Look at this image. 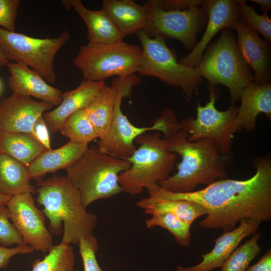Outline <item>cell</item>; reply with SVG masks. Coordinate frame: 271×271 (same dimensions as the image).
Here are the masks:
<instances>
[{"label":"cell","mask_w":271,"mask_h":271,"mask_svg":"<svg viewBox=\"0 0 271 271\" xmlns=\"http://www.w3.org/2000/svg\"><path fill=\"white\" fill-rule=\"evenodd\" d=\"M10 61L4 56L0 51V68L6 65L7 66Z\"/></svg>","instance_id":"cell-41"},{"label":"cell","mask_w":271,"mask_h":271,"mask_svg":"<svg viewBox=\"0 0 271 271\" xmlns=\"http://www.w3.org/2000/svg\"><path fill=\"white\" fill-rule=\"evenodd\" d=\"M54 106L13 93L0 102V131L32 134L35 120Z\"/></svg>","instance_id":"cell-15"},{"label":"cell","mask_w":271,"mask_h":271,"mask_svg":"<svg viewBox=\"0 0 271 271\" xmlns=\"http://www.w3.org/2000/svg\"><path fill=\"white\" fill-rule=\"evenodd\" d=\"M255 173L244 180L222 179L203 189L187 193H173L160 187L148 191L155 198L187 200L202 206L206 216L199 223L204 228L232 230L243 220H271V160L255 159Z\"/></svg>","instance_id":"cell-1"},{"label":"cell","mask_w":271,"mask_h":271,"mask_svg":"<svg viewBox=\"0 0 271 271\" xmlns=\"http://www.w3.org/2000/svg\"><path fill=\"white\" fill-rule=\"evenodd\" d=\"M165 10L181 11L201 6V0H154Z\"/></svg>","instance_id":"cell-38"},{"label":"cell","mask_w":271,"mask_h":271,"mask_svg":"<svg viewBox=\"0 0 271 271\" xmlns=\"http://www.w3.org/2000/svg\"><path fill=\"white\" fill-rule=\"evenodd\" d=\"M131 163L101 152L97 147L88 148L82 157L68 169L66 176L79 192L87 207L93 202L107 199L122 192L119 174Z\"/></svg>","instance_id":"cell-5"},{"label":"cell","mask_w":271,"mask_h":271,"mask_svg":"<svg viewBox=\"0 0 271 271\" xmlns=\"http://www.w3.org/2000/svg\"><path fill=\"white\" fill-rule=\"evenodd\" d=\"M145 224L149 229L159 226L167 229L173 235L180 246L185 247L190 245L191 225L172 213H163L153 215L146 220Z\"/></svg>","instance_id":"cell-30"},{"label":"cell","mask_w":271,"mask_h":271,"mask_svg":"<svg viewBox=\"0 0 271 271\" xmlns=\"http://www.w3.org/2000/svg\"><path fill=\"white\" fill-rule=\"evenodd\" d=\"M72 246L60 243L53 245L42 259L33 262L32 271H75Z\"/></svg>","instance_id":"cell-29"},{"label":"cell","mask_w":271,"mask_h":271,"mask_svg":"<svg viewBox=\"0 0 271 271\" xmlns=\"http://www.w3.org/2000/svg\"><path fill=\"white\" fill-rule=\"evenodd\" d=\"M194 68L199 77L207 80L209 88L218 84L226 86L232 104L240 100L242 89L253 81V72L238 48L235 35L228 28L222 29L219 37L208 45Z\"/></svg>","instance_id":"cell-4"},{"label":"cell","mask_w":271,"mask_h":271,"mask_svg":"<svg viewBox=\"0 0 271 271\" xmlns=\"http://www.w3.org/2000/svg\"><path fill=\"white\" fill-rule=\"evenodd\" d=\"M146 8L148 18L144 30L153 38L161 36L175 39L182 43L191 52L196 46L198 34L205 29L208 17L201 7L181 11L165 10L154 0L143 5Z\"/></svg>","instance_id":"cell-10"},{"label":"cell","mask_w":271,"mask_h":271,"mask_svg":"<svg viewBox=\"0 0 271 271\" xmlns=\"http://www.w3.org/2000/svg\"><path fill=\"white\" fill-rule=\"evenodd\" d=\"M2 82H1V81L0 80V93L2 91Z\"/></svg>","instance_id":"cell-43"},{"label":"cell","mask_w":271,"mask_h":271,"mask_svg":"<svg viewBox=\"0 0 271 271\" xmlns=\"http://www.w3.org/2000/svg\"><path fill=\"white\" fill-rule=\"evenodd\" d=\"M28 168L13 158L0 153V194L13 196L35 192Z\"/></svg>","instance_id":"cell-25"},{"label":"cell","mask_w":271,"mask_h":271,"mask_svg":"<svg viewBox=\"0 0 271 271\" xmlns=\"http://www.w3.org/2000/svg\"><path fill=\"white\" fill-rule=\"evenodd\" d=\"M11 197L9 196L0 194V205H6Z\"/></svg>","instance_id":"cell-42"},{"label":"cell","mask_w":271,"mask_h":271,"mask_svg":"<svg viewBox=\"0 0 271 271\" xmlns=\"http://www.w3.org/2000/svg\"><path fill=\"white\" fill-rule=\"evenodd\" d=\"M83 262L84 271H104L100 267L96 256L99 249L97 238L93 234L81 237L78 244Z\"/></svg>","instance_id":"cell-33"},{"label":"cell","mask_w":271,"mask_h":271,"mask_svg":"<svg viewBox=\"0 0 271 271\" xmlns=\"http://www.w3.org/2000/svg\"><path fill=\"white\" fill-rule=\"evenodd\" d=\"M142 45V56L138 73L155 77L167 84L180 87L188 99L198 90L202 78L194 67L182 65L174 51L161 36L150 37L143 30L136 33Z\"/></svg>","instance_id":"cell-8"},{"label":"cell","mask_w":271,"mask_h":271,"mask_svg":"<svg viewBox=\"0 0 271 271\" xmlns=\"http://www.w3.org/2000/svg\"><path fill=\"white\" fill-rule=\"evenodd\" d=\"M7 66L10 73L8 84L13 93L34 97L56 107L60 104L61 90L50 85L38 73L15 62H9Z\"/></svg>","instance_id":"cell-19"},{"label":"cell","mask_w":271,"mask_h":271,"mask_svg":"<svg viewBox=\"0 0 271 271\" xmlns=\"http://www.w3.org/2000/svg\"><path fill=\"white\" fill-rule=\"evenodd\" d=\"M260 223L252 219L242 220L235 229L224 231L215 240L213 248L202 255L203 259L199 263L189 267L178 265L176 271H212L221 267L241 241L255 233Z\"/></svg>","instance_id":"cell-17"},{"label":"cell","mask_w":271,"mask_h":271,"mask_svg":"<svg viewBox=\"0 0 271 271\" xmlns=\"http://www.w3.org/2000/svg\"><path fill=\"white\" fill-rule=\"evenodd\" d=\"M254 3L259 6L260 10L263 14H267L271 10V1L270 0H250Z\"/></svg>","instance_id":"cell-40"},{"label":"cell","mask_w":271,"mask_h":271,"mask_svg":"<svg viewBox=\"0 0 271 271\" xmlns=\"http://www.w3.org/2000/svg\"><path fill=\"white\" fill-rule=\"evenodd\" d=\"M142 53L138 46L123 41L89 42L79 47L72 63L81 71L83 80L103 82L112 76L124 78L138 72Z\"/></svg>","instance_id":"cell-7"},{"label":"cell","mask_w":271,"mask_h":271,"mask_svg":"<svg viewBox=\"0 0 271 271\" xmlns=\"http://www.w3.org/2000/svg\"><path fill=\"white\" fill-rule=\"evenodd\" d=\"M6 206L10 219L24 243L35 250L48 252L53 245L52 234L46 227L45 214L35 205L32 194L13 196Z\"/></svg>","instance_id":"cell-12"},{"label":"cell","mask_w":271,"mask_h":271,"mask_svg":"<svg viewBox=\"0 0 271 271\" xmlns=\"http://www.w3.org/2000/svg\"><path fill=\"white\" fill-rule=\"evenodd\" d=\"M238 48L253 72V82L258 85L270 83L271 47L253 29L240 23L235 29Z\"/></svg>","instance_id":"cell-16"},{"label":"cell","mask_w":271,"mask_h":271,"mask_svg":"<svg viewBox=\"0 0 271 271\" xmlns=\"http://www.w3.org/2000/svg\"><path fill=\"white\" fill-rule=\"evenodd\" d=\"M140 82L134 74L124 78L116 77L111 86L105 84L84 108L99 140L103 139L108 132L116 100L121 89Z\"/></svg>","instance_id":"cell-18"},{"label":"cell","mask_w":271,"mask_h":271,"mask_svg":"<svg viewBox=\"0 0 271 271\" xmlns=\"http://www.w3.org/2000/svg\"><path fill=\"white\" fill-rule=\"evenodd\" d=\"M237 114L233 125L234 133L242 128L254 131L256 120L260 113L271 118V83L258 85L253 81L242 90Z\"/></svg>","instance_id":"cell-20"},{"label":"cell","mask_w":271,"mask_h":271,"mask_svg":"<svg viewBox=\"0 0 271 271\" xmlns=\"http://www.w3.org/2000/svg\"><path fill=\"white\" fill-rule=\"evenodd\" d=\"M164 123L162 133L169 150L181 157L178 171L158 182L162 189L177 193L194 191L202 184L209 185L227 177L226 163L216 142L204 138L193 142L187 140L188 133L180 127L174 111L169 108L161 112Z\"/></svg>","instance_id":"cell-2"},{"label":"cell","mask_w":271,"mask_h":271,"mask_svg":"<svg viewBox=\"0 0 271 271\" xmlns=\"http://www.w3.org/2000/svg\"><path fill=\"white\" fill-rule=\"evenodd\" d=\"M88 148V145L69 141L57 149L44 151L28 167L32 178L39 181L47 173L60 169L67 170L82 157Z\"/></svg>","instance_id":"cell-23"},{"label":"cell","mask_w":271,"mask_h":271,"mask_svg":"<svg viewBox=\"0 0 271 271\" xmlns=\"http://www.w3.org/2000/svg\"><path fill=\"white\" fill-rule=\"evenodd\" d=\"M70 141L88 145L98 138L96 132L84 109L69 115L59 129Z\"/></svg>","instance_id":"cell-28"},{"label":"cell","mask_w":271,"mask_h":271,"mask_svg":"<svg viewBox=\"0 0 271 271\" xmlns=\"http://www.w3.org/2000/svg\"><path fill=\"white\" fill-rule=\"evenodd\" d=\"M42 115L34 122L32 129V135L41 143L46 150H49L51 149L49 130Z\"/></svg>","instance_id":"cell-37"},{"label":"cell","mask_w":271,"mask_h":271,"mask_svg":"<svg viewBox=\"0 0 271 271\" xmlns=\"http://www.w3.org/2000/svg\"><path fill=\"white\" fill-rule=\"evenodd\" d=\"M217 88H209V100L204 106L198 103L197 116L185 118L179 122L181 128L188 133L187 140L193 142L209 138L214 140L219 146L221 154L229 156L234 134L233 125L237 114L238 107L232 104L227 109L220 111L216 108L218 98Z\"/></svg>","instance_id":"cell-11"},{"label":"cell","mask_w":271,"mask_h":271,"mask_svg":"<svg viewBox=\"0 0 271 271\" xmlns=\"http://www.w3.org/2000/svg\"><path fill=\"white\" fill-rule=\"evenodd\" d=\"M105 85L104 81L83 80L74 89L62 93L60 104L42 115L49 131L54 133L59 131L66 119L75 111L84 109Z\"/></svg>","instance_id":"cell-21"},{"label":"cell","mask_w":271,"mask_h":271,"mask_svg":"<svg viewBox=\"0 0 271 271\" xmlns=\"http://www.w3.org/2000/svg\"><path fill=\"white\" fill-rule=\"evenodd\" d=\"M45 150L31 134L0 131V153L13 158L27 167Z\"/></svg>","instance_id":"cell-27"},{"label":"cell","mask_w":271,"mask_h":271,"mask_svg":"<svg viewBox=\"0 0 271 271\" xmlns=\"http://www.w3.org/2000/svg\"><path fill=\"white\" fill-rule=\"evenodd\" d=\"M37 202L49 221V230L59 236L61 244L78 245L81 237L93 234L97 217L86 210L80 195L66 176H54L38 181Z\"/></svg>","instance_id":"cell-3"},{"label":"cell","mask_w":271,"mask_h":271,"mask_svg":"<svg viewBox=\"0 0 271 271\" xmlns=\"http://www.w3.org/2000/svg\"><path fill=\"white\" fill-rule=\"evenodd\" d=\"M134 85L129 84L124 87L116 100L108 132L102 140H99L97 148L102 153L123 159L132 156L137 149L135 139L147 131H161L163 128L162 118L159 116L149 127H138L133 125L125 116L121 109L123 98L131 94L132 87Z\"/></svg>","instance_id":"cell-13"},{"label":"cell","mask_w":271,"mask_h":271,"mask_svg":"<svg viewBox=\"0 0 271 271\" xmlns=\"http://www.w3.org/2000/svg\"><path fill=\"white\" fill-rule=\"evenodd\" d=\"M145 213L153 216L163 213H172L191 225L195 219L206 214L200 205L190 201L155 198L148 196L136 204Z\"/></svg>","instance_id":"cell-26"},{"label":"cell","mask_w":271,"mask_h":271,"mask_svg":"<svg viewBox=\"0 0 271 271\" xmlns=\"http://www.w3.org/2000/svg\"><path fill=\"white\" fill-rule=\"evenodd\" d=\"M201 6L208 17L203 35L195 47L178 61L188 67L199 64L204 50L217 33L225 28L235 29L239 23L237 0H204Z\"/></svg>","instance_id":"cell-14"},{"label":"cell","mask_w":271,"mask_h":271,"mask_svg":"<svg viewBox=\"0 0 271 271\" xmlns=\"http://www.w3.org/2000/svg\"><path fill=\"white\" fill-rule=\"evenodd\" d=\"M75 271H77V270H75Z\"/></svg>","instance_id":"cell-44"},{"label":"cell","mask_w":271,"mask_h":271,"mask_svg":"<svg viewBox=\"0 0 271 271\" xmlns=\"http://www.w3.org/2000/svg\"><path fill=\"white\" fill-rule=\"evenodd\" d=\"M21 1L0 0V27L15 32V21Z\"/></svg>","instance_id":"cell-35"},{"label":"cell","mask_w":271,"mask_h":271,"mask_svg":"<svg viewBox=\"0 0 271 271\" xmlns=\"http://www.w3.org/2000/svg\"><path fill=\"white\" fill-rule=\"evenodd\" d=\"M70 38L68 30L56 37L37 38L0 27V51L9 61L29 67L53 84L55 55Z\"/></svg>","instance_id":"cell-9"},{"label":"cell","mask_w":271,"mask_h":271,"mask_svg":"<svg viewBox=\"0 0 271 271\" xmlns=\"http://www.w3.org/2000/svg\"><path fill=\"white\" fill-rule=\"evenodd\" d=\"M134 143L139 146L127 159L131 166L118 177L122 192L130 195L141 194L145 189H152L168 178L177 159L176 154L169 150L166 139L158 132L144 133Z\"/></svg>","instance_id":"cell-6"},{"label":"cell","mask_w":271,"mask_h":271,"mask_svg":"<svg viewBox=\"0 0 271 271\" xmlns=\"http://www.w3.org/2000/svg\"><path fill=\"white\" fill-rule=\"evenodd\" d=\"M10 219L7 206L0 205V243L6 247L13 244L24 243L22 237Z\"/></svg>","instance_id":"cell-34"},{"label":"cell","mask_w":271,"mask_h":271,"mask_svg":"<svg viewBox=\"0 0 271 271\" xmlns=\"http://www.w3.org/2000/svg\"><path fill=\"white\" fill-rule=\"evenodd\" d=\"M260 237L259 233H255L249 240L237 247L224 262L221 271H245L261 251L258 243Z\"/></svg>","instance_id":"cell-31"},{"label":"cell","mask_w":271,"mask_h":271,"mask_svg":"<svg viewBox=\"0 0 271 271\" xmlns=\"http://www.w3.org/2000/svg\"><path fill=\"white\" fill-rule=\"evenodd\" d=\"M239 22L260 33L268 43H271V19L267 14L259 15L246 1L237 0Z\"/></svg>","instance_id":"cell-32"},{"label":"cell","mask_w":271,"mask_h":271,"mask_svg":"<svg viewBox=\"0 0 271 271\" xmlns=\"http://www.w3.org/2000/svg\"><path fill=\"white\" fill-rule=\"evenodd\" d=\"M101 9L124 37L145 29L148 13L144 5L131 0H104Z\"/></svg>","instance_id":"cell-24"},{"label":"cell","mask_w":271,"mask_h":271,"mask_svg":"<svg viewBox=\"0 0 271 271\" xmlns=\"http://www.w3.org/2000/svg\"><path fill=\"white\" fill-rule=\"evenodd\" d=\"M61 4L66 10L73 9L84 22L89 42L111 43L123 41L124 38L102 9L97 11L88 9L80 0H63Z\"/></svg>","instance_id":"cell-22"},{"label":"cell","mask_w":271,"mask_h":271,"mask_svg":"<svg viewBox=\"0 0 271 271\" xmlns=\"http://www.w3.org/2000/svg\"><path fill=\"white\" fill-rule=\"evenodd\" d=\"M35 251L34 248L25 243L12 248L0 245V268L7 267L11 258L14 256L19 254L33 253Z\"/></svg>","instance_id":"cell-36"},{"label":"cell","mask_w":271,"mask_h":271,"mask_svg":"<svg viewBox=\"0 0 271 271\" xmlns=\"http://www.w3.org/2000/svg\"><path fill=\"white\" fill-rule=\"evenodd\" d=\"M245 271H271V249H269L255 264Z\"/></svg>","instance_id":"cell-39"}]
</instances>
